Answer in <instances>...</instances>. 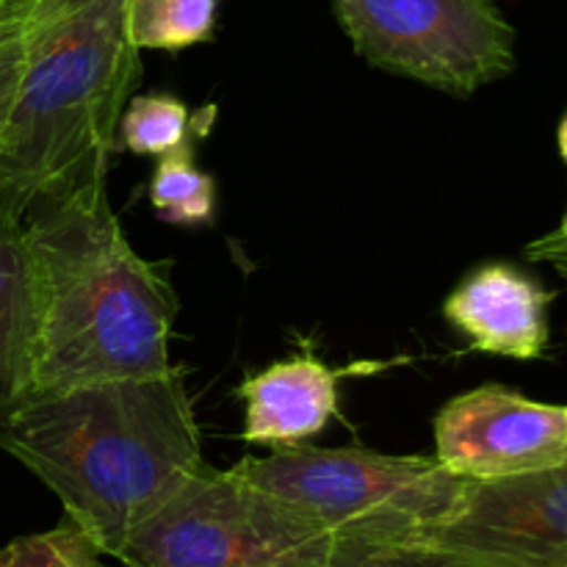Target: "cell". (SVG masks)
Instances as JSON below:
<instances>
[{"label":"cell","mask_w":567,"mask_h":567,"mask_svg":"<svg viewBox=\"0 0 567 567\" xmlns=\"http://www.w3.org/2000/svg\"><path fill=\"white\" fill-rule=\"evenodd\" d=\"M150 203L155 214L172 225L197 227L214 219V177L197 166L192 142L161 155L153 183H150Z\"/></svg>","instance_id":"4fadbf2b"},{"label":"cell","mask_w":567,"mask_h":567,"mask_svg":"<svg viewBox=\"0 0 567 567\" xmlns=\"http://www.w3.org/2000/svg\"><path fill=\"white\" fill-rule=\"evenodd\" d=\"M33 288L22 221L0 216V415L31 393Z\"/></svg>","instance_id":"8fae6325"},{"label":"cell","mask_w":567,"mask_h":567,"mask_svg":"<svg viewBox=\"0 0 567 567\" xmlns=\"http://www.w3.org/2000/svg\"><path fill=\"white\" fill-rule=\"evenodd\" d=\"M327 567H498L463 548L437 540L336 543Z\"/></svg>","instance_id":"9a60e30c"},{"label":"cell","mask_w":567,"mask_h":567,"mask_svg":"<svg viewBox=\"0 0 567 567\" xmlns=\"http://www.w3.org/2000/svg\"><path fill=\"white\" fill-rule=\"evenodd\" d=\"M216 0H125V28L136 50H183L208 42Z\"/></svg>","instance_id":"7c38bea8"},{"label":"cell","mask_w":567,"mask_h":567,"mask_svg":"<svg viewBox=\"0 0 567 567\" xmlns=\"http://www.w3.org/2000/svg\"><path fill=\"white\" fill-rule=\"evenodd\" d=\"M6 3H9V0H0V6H6Z\"/></svg>","instance_id":"44dd1931"},{"label":"cell","mask_w":567,"mask_h":567,"mask_svg":"<svg viewBox=\"0 0 567 567\" xmlns=\"http://www.w3.org/2000/svg\"><path fill=\"white\" fill-rule=\"evenodd\" d=\"M554 236H559V238H567V214H565L563 225H559V230H557V233H554Z\"/></svg>","instance_id":"d6986e66"},{"label":"cell","mask_w":567,"mask_h":567,"mask_svg":"<svg viewBox=\"0 0 567 567\" xmlns=\"http://www.w3.org/2000/svg\"><path fill=\"white\" fill-rule=\"evenodd\" d=\"M0 449L44 482L64 518L111 559L205 465L175 365L25 396L0 415Z\"/></svg>","instance_id":"6da1fadb"},{"label":"cell","mask_w":567,"mask_h":567,"mask_svg":"<svg viewBox=\"0 0 567 567\" xmlns=\"http://www.w3.org/2000/svg\"><path fill=\"white\" fill-rule=\"evenodd\" d=\"M336 537L247 476L208 465L133 529L122 567H327Z\"/></svg>","instance_id":"5b68a950"},{"label":"cell","mask_w":567,"mask_h":567,"mask_svg":"<svg viewBox=\"0 0 567 567\" xmlns=\"http://www.w3.org/2000/svg\"><path fill=\"white\" fill-rule=\"evenodd\" d=\"M332 9L371 66L454 97L515 70V28L496 0H332Z\"/></svg>","instance_id":"8992f818"},{"label":"cell","mask_w":567,"mask_h":567,"mask_svg":"<svg viewBox=\"0 0 567 567\" xmlns=\"http://www.w3.org/2000/svg\"><path fill=\"white\" fill-rule=\"evenodd\" d=\"M192 120L183 100L172 94H142L127 100L116 127V144L136 155H166L188 142Z\"/></svg>","instance_id":"5bb4252c"},{"label":"cell","mask_w":567,"mask_h":567,"mask_svg":"<svg viewBox=\"0 0 567 567\" xmlns=\"http://www.w3.org/2000/svg\"><path fill=\"white\" fill-rule=\"evenodd\" d=\"M33 288L31 393L172 369L169 266L142 258L109 199V172L22 219Z\"/></svg>","instance_id":"7a4b0ae2"},{"label":"cell","mask_w":567,"mask_h":567,"mask_svg":"<svg viewBox=\"0 0 567 567\" xmlns=\"http://www.w3.org/2000/svg\"><path fill=\"white\" fill-rule=\"evenodd\" d=\"M0 567H111L105 554L78 529L61 520L55 529L11 540L0 551Z\"/></svg>","instance_id":"2e32d148"},{"label":"cell","mask_w":567,"mask_h":567,"mask_svg":"<svg viewBox=\"0 0 567 567\" xmlns=\"http://www.w3.org/2000/svg\"><path fill=\"white\" fill-rule=\"evenodd\" d=\"M424 540L498 567H567V460L513 480L468 482L452 515Z\"/></svg>","instance_id":"ba28073f"},{"label":"cell","mask_w":567,"mask_h":567,"mask_svg":"<svg viewBox=\"0 0 567 567\" xmlns=\"http://www.w3.org/2000/svg\"><path fill=\"white\" fill-rule=\"evenodd\" d=\"M557 147H559V155H563V161L567 164V114L559 120V127H557Z\"/></svg>","instance_id":"ac0fdd59"},{"label":"cell","mask_w":567,"mask_h":567,"mask_svg":"<svg viewBox=\"0 0 567 567\" xmlns=\"http://www.w3.org/2000/svg\"><path fill=\"white\" fill-rule=\"evenodd\" d=\"M31 11L33 0H9V9L0 17V153H3L6 131H9L17 92H20Z\"/></svg>","instance_id":"e0dca14e"},{"label":"cell","mask_w":567,"mask_h":567,"mask_svg":"<svg viewBox=\"0 0 567 567\" xmlns=\"http://www.w3.org/2000/svg\"><path fill=\"white\" fill-rule=\"evenodd\" d=\"M435 457L465 482L551 468L567 460V408L504 385L474 388L435 415Z\"/></svg>","instance_id":"52a82bcc"},{"label":"cell","mask_w":567,"mask_h":567,"mask_svg":"<svg viewBox=\"0 0 567 567\" xmlns=\"http://www.w3.org/2000/svg\"><path fill=\"white\" fill-rule=\"evenodd\" d=\"M6 9H9V3H6V6H0V17L6 14Z\"/></svg>","instance_id":"ffe728a7"},{"label":"cell","mask_w":567,"mask_h":567,"mask_svg":"<svg viewBox=\"0 0 567 567\" xmlns=\"http://www.w3.org/2000/svg\"><path fill=\"white\" fill-rule=\"evenodd\" d=\"M252 485L330 532L336 543L415 540L452 515L468 482L437 457L369 449L280 446L233 465Z\"/></svg>","instance_id":"277c9868"},{"label":"cell","mask_w":567,"mask_h":567,"mask_svg":"<svg viewBox=\"0 0 567 567\" xmlns=\"http://www.w3.org/2000/svg\"><path fill=\"white\" fill-rule=\"evenodd\" d=\"M125 0H33L20 92L0 153V216L64 197L109 172L138 81Z\"/></svg>","instance_id":"3957f363"},{"label":"cell","mask_w":567,"mask_h":567,"mask_svg":"<svg viewBox=\"0 0 567 567\" xmlns=\"http://www.w3.org/2000/svg\"><path fill=\"white\" fill-rule=\"evenodd\" d=\"M551 302L554 293L526 271L509 264H487L454 288L443 316L476 352L537 360L548 349Z\"/></svg>","instance_id":"9c48e42d"},{"label":"cell","mask_w":567,"mask_h":567,"mask_svg":"<svg viewBox=\"0 0 567 567\" xmlns=\"http://www.w3.org/2000/svg\"><path fill=\"white\" fill-rule=\"evenodd\" d=\"M341 374L305 352L247 377L238 388L247 404L244 441L280 449L319 435L338 413Z\"/></svg>","instance_id":"30bf717a"}]
</instances>
